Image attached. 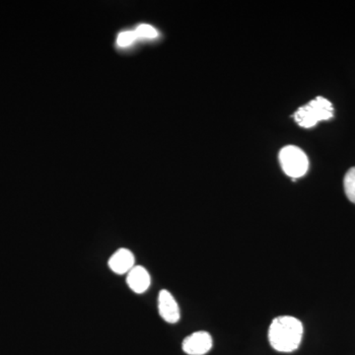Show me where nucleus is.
<instances>
[{
	"instance_id": "nucleus-1",
	"label": "nucleus",
	"mask_w": 355,
	"mask_h": 355,
	"mask_svg": "<svg viewBox=\"0 0 355 355\" xmlns=\"http://www.w3.org/2000/svg\"><path fill=\"white\" fill-rule=\"evenodd\" d=\"M302 336V323L291 316L275 318L268 330L270 345L279 352H292L297 349Z\"/></svg>"
},
{
	"instance_id": "nucleus-2",
	"label": "nucleus",
	"mask_w": 355,
	"mask_h": 355,
	"mask_svg": "<svg viewBox=\"0 0 355 355\" xmlns=\"http://www.w3.org/2000/svg\"><path fill=\"white\" fill-rule=\"evenodd\" d=\"M333 116V104L323 97H317L294 114L296 123L305 128L315 127L319 121L330 120Z\"/></svg>"
},
{
	"instance_id": "nucleus-3",
	"label": "nucleus",
	"mask_w": 355,
	"mask_h": 355,
	"mask_svg": "<svg viewBox=\"0 0 355 355\" xmlns=\"http://www.w3.org/2000/svg\"><path fill=\"white\" fill-rule=\"evenodd\" d=\"M279 158L284 172L294 180L304 176L309 168L307 155L297 146L284 147L280 150Z\"/></svg>"
},
{
	"instance_id": "nucleus-4",
	"label": "nucleus",
	"mask_w": 355,
	"mask_h": 355,
	"mask_svg": "<svg viewBox=\"0 0 355 355\" xmlns=\"http://www.w3.org/2000/svg\"><path fill=\"white\" fill-rule=\"evenodd\" d=\"M212 347V338L207 331H197L187 336L183 342V350L189 355H203Z\"/></svg>"
},
{
	"instance_id": "nucleus-5",
	"label": "nucleus",
	"mask_w": 355,
	"mask_h": 355,
	"mask_svg": "<svg viewBox=\"0 0 355 355\" xmlns=\"http://www.w3.org/2000/svg\"><path fill=\"white\" fill-rule=\"evenodd\" d=\"M159 314L165 322L177 323L180 320V308L177 301L168 291H161L158 297Z\"/></svg>"
},
{
	"instance_id": "nucleus-6",
	"label": "nucleus",
	"mask_w": 355,
	"mask_h": 355,
	"mask_svg": "<svg viewBox=\"0 0 355 355\" xmlns=\"http://www.w3.org/2000/svg\"><path fill=\"white\" fill-rule=\"evenodd\" d=\"M135 266V256L130 250L125 248L119 249L109 260V268L118 275L128 273Z\"/></svg>"
},
{
	"instance_id": "nucleus-7",
	"label": "nucleus",
	"mask_w": 355,
	"mask_h": 355,
	"mask_svg": "<svg viewBox=\"0 0 355 355\" xmlns=\"http://www.w3.org/2000/svg\"><path fill=\"white\" fill-rule=\"evenodd\" d=\"M127 282L133 292L137 294L144 293L150 286V275L144 266H135L128 273Z\"/></svg>"
},
{
	"instance_id": "nucleus-8",
	"label": "nucleus",
	"mask_w": 355,
	"mask_h": 355,
	"mask_svg": "<svg viewBox=\"0 0 355 355\" xmlns=\"http://www.w3.org/2000/svg\"><path fill=\"white\" fill-rule=\"evenodd\" d=\"M345 195L350 202L355 203V167L350 168L343 180Z\"/></svg>"
},
{
	"instance_id": "nucleus-9",
	"label": "nucleus",
	"mask_w": 355,
	"mask_h": 355,
	"mask_svg": "<svg viewBox=\"0 0 355 355\" xmlns=\"http://www.w3.org/2000/svg\"><path fill=\"white\" fill-rule=\"evenodd\" d=\"M135 35H137V40H153L158 37V31L153 26L148 24L139 25L137 29L135 30Z\"/></svg>"
},
{
	"instance_id": "nucleus-10",
	"label": "nucleus",
	"mask_w": 355,
	"mask_h": 355,
	"mask_svg": "<svg viewBox=\"0 0 355 355\" xmlns=\"http://www.w3.org/2000/svg\"><path fill=\"white\" fill-rule=\"evenodd\" d=\"M137 40V35H135V31H123L118 35L116 44H118L119 48H128V46H132Z\"/></svg>"
}]
</instances>
